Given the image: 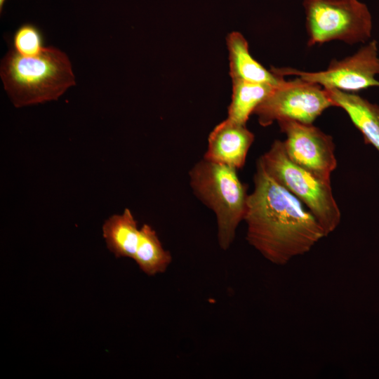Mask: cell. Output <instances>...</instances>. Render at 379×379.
<instances>
[{
    "mask_svg": "<svg viewBox=\"0 0 379 379\" xmlns=\"http://www.w3.org/2000/svg\"><path fill=\"white\" fill-rule=\"evenodd\" d=\"M254 139V134L246 125L226 119L210 133L204 158L241 169Z\"/></svg>",
    "mask_w": 379,
    "mask_h": 379,
    "instance_id": "cell-9",
    "label": "cell"
},
{
    "mask_svg": "<svg viewBox=\"0 0 379 379\" xmlns=\"http://www.w3.org/2000/svg\"><path fill=\"white\" fill-rule=\"evenodd\" d=\"M237 171L203 158L188 173L194 195L215 215L218 243L224 251L234 241L247 209L248 186L240 180Z\"/></svg>",
    "mask_w": 379,
    "mask_h": 379,
    "instance_id": "cell-3",
    "label": "cell"
},
{
    "mask_svg": "<svg viewBox=\"0 0 379 379\" xmlns=\"http://www.w3.org/2000/svg\"><path fill=\"white\" fill-rule=\"evenodd\" d=\"M140 270L147 276L165 272L171 265L173 257L164 249L157 232L148 224L140 228V237L134 255Z\"/></svg>",
    "mask_w": 379,
    "mask_h": 379,
    "instance_id": "cell-14",
    "label": "cell"
},
{
    "mask_svg": "<svg viewBox=\"0 0 379 379\" xmlns=\"http://www.w3.org/2000/svg\"><path fill=\"white\" fill-rule=\"evenodd\" d=\"M275 86L269 84L232 80V100L228 107L227 119L246 125L255 108Z\"/></svg>",
    "mask_w": 379,
    "mask_h": 379,
    "instance_id": "cell-13",
    "label": "cell"
},
{
    "mask_svg": "<svg viewBox=\"0 0 379 379\" xmlns=\"http://www.w3.org/2000/svg\"><path fill=\"white\" fill-rule=\"evenodd\" d=\"M0 77L16 107L56 100L76 84L68 56L53 46L33 57L10 49L1 61Z\"/></svg>",
    "mask_w": 379,
    "mask_h": 379,
    "instance_id": "cell-2",
    "label": "cell"
},
{
    "mask_svg": "<svg viewBox=\"0 0 379 379\" xmlns=\"http://www.w3.org/2000/svg\"><path fill=\"white\" fill-rule=\"evenodd\" d=\"M102 235L107 248L115 257L133 259L139 241L140 228L128 208H126L121 214L113 215L105 221Z\"/></svg>",
    "mask_w": 379,
    "mask_h": 379,
    "instance_id": "cell-12",
    "label": "cell"
},
{
    "mask_svg": "<svg viewBox=\"0 0 379 379\" xmlns=\"http://www.w3.org/2000/svg\"><path fill=\"white\" fill-rule=\"evenodd\" d=\"M333 106L324 88L297 77L275 86L253 114L262 126L285 119L312 124L324 110Z\"/></svg>",
    "mask_w": 379,
    "mask_h": 379,
    "instance_id": "cell-6",
    "label": "cell"
},
{
    "mask_svg": "<svg viewBox=\"0 0 379 379\" xmlns=\"http://www.w3.org/2000/svg\"><path fill=\"white\" fill-rule=\"evenodd\" d=\"M229 52L230 74L232 80L281 84L285 79L272 70H267L251 55L244 36L238 32L230 33L227 37Z\"/></svg>",
    "mask_w": 379,
    "mask_h": 379,
    "instance_id": "cell-11",
    "label": "cell"
},
{
    "mask_svg": "<svg viewBox=\"0 0 379 379\" xmlns=\"http://www.w3.org/2000/svg\"><path fill=\"white\" fill-rule=\"evenodd\" d=\"M277 123L286 135L283 142L288 158L312 173L331 180L337 167L333 138L312 124L291 119Z\"/></svg>",
    "mask_w": 379,
    "mask_h": 379,
    "instance_id": "cell-8",
    "label": "cell"
},
{
    "mask_svg": "<svg viewBox=\"0 0 379 379\" xmlns=\"http://www.w3.org/2000/svg\"><path fill=\"white\" fill-rule=\"evenodd\" d=\"M6 0H0V12L1 13Z\"/></svg>",
    "mask_w": 379,
    "mask_h": 379,
    "instance_id": "cell-16",
    "label": "cell"
},
{
    "mask_svg": "<svg viewBox=\"0 0 379 379\" xmlns=\"http://www.w3.org/2000/svg\"><path fill=\"white\" fill-rule=\"evenodd\" d=\"M253 183L244 220L246 239L267 260L286 265L327 236L305 206L271 178L258 161Z\"/></svg>",
    "mask_w": 379,
    "mask_h": 379,
    "instance_id": "cell-1",
    "label": "cell"
},
{
    "mask_svg": "<svg viewBox=\"0 0 379 379\" xmlns=\"http://www.w3.org/2000/svg\"><path fill=\"white\" fill-rule=\"evenodd\" d=\"M303 6L309 46L332 40L354 44L371 36V15L357 0H304Z\"/></svg>",
    "mask_w": 379,
    "mask_h": 379,
    "instance_id": "cell-5",
    "label": "cell"
},
{
    "mask_svg": "<svg viewBox=\"0 0 379 379\" xmlns=\"http://www.w3.org/2000/svg\"><path fill=\"white\" fill-rule=\"evenodd\" d=\"M335 107L344 109L361 133L366 144L379 152V105L360 95L333 88H324Z\"/></svg>",
    "mask_w": 379,
    "mask_h": 379,
    "instance_id": "cell-10",
    "label": "cell"
},
{
    "mask_svg": "<svg viewBox=\"0 0 379 379\" xmlns=\"http://www.w3.org/2000/svg\"><path fill=\"white\" fill-rule=\"evenodd\" d=\"M265 172L297 197L318 220L326 235L341 220L331 180L320 178L293 163L287 156L284 142L276 140L257 160Z\"/></svg>",
    "mask_w": 379,
    "mask_h": 379,
    "instance_id": "cell-4",
    "label": "cell"
},
{
    "mask_svg": "<svg viewBox=\"0 0 379 379\" xmlns=\"http://www.w3.org/2000/svg\"><path fill=\"white\" fill-rule=\"evenodd\" d=\"M13 49L26 57L38 55L44 48L42 36L36 27L32 24H24L15 31Z\"/></svg>",
    "mask_w": 379,
    "mask_h": 379,
    "instance_id": "cell-15",
    "label": "cell"
},
{
    "mask_svg": "<svg viewBox=\"0 0 379 379\" xmlns=\"http://www.w3.org/2000/svg\"><path fill=\"white\" fill-rule=\"evenodd\" d=\"M271 70L282 77L297 76L325 88L355 92L370 87H379V81L375 78L379 74L378 43L373 40L350 56L340 60H332L324 71L310 72L290 67H273Z\"/></svg>",
    "mask_w": 379,
    "mask_h": 379,
    "instance_id": "cell-7",
    "label": "cell"
}]
</instances>
